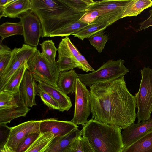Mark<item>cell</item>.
Segmentation results:
<instances>
[{"label":"cell","mask_w":152,"mask_h":152,"mask_svg":"<svg viewBox=\"0 0 152 152\" xmlns=\"http://www.w3.org/2000/svg\"><path fill=\"white\" fill-rule=\"evenodd\" d=\"M124 77L90 86L92 118L124 129L134 124L136 100L127 88Z\"/></svg>","instance_id":"6da1fadb"},{"label":"cell","mask_w":152,"mask_h":152,"mask_svg":"<svg viewBox=\"0 0 152 152\" xmlns=\"http://www.w3.org/2000/svg\"><path fill=\"white\" fill-rule=\"evenodd\" d=\"M31 10L39 19L42 37L50 35L66 25L80 20L86 11L73 10L60 0H30Z\"/></svg>","instance_id":"7a4b0ae2"},{"label":"cell","mask_w":152,"mask_h":152,"mask_svg":"<svg viewBox=\"0 0 152 152\" xmlns=\"http://www.w3.org/2000/svg\"><path fill=\"white\" fill-rule=\"evenodd\" d=\"M81 130L95 152H121L124 148L119 128L92 118Z\"/></svg>","instance_id":"3957f363"},{"label":"cell","mask_w":152,"mask_h":152,"mask_svg":"<svg viewBox=\"0 0 152 152\" xmlns=\"http://www.w3.org/2000/svg\"><path fill=\"white\" fill-rule=\"evenodd\" d=\"M124 62L122 59H110L94 72L78 74V78L86 86L89 87L96 83L115 80L124 77L129 71L124 65Z\"/></svg>","instance_id":"277c9868"},{"label":"cell","mask_w":152,"mask_h":152,"mask_svg":"<svg viewBox=\"0 0 152 152\" xmlns=\"http://www.w3.org/2000/svg\"><path fill=\"white\" fill-rule=\"evenodd\" d=\"M141 73L139 90L135 96L138 109V123L151 118L152 112V69L144 67Z\"/></svg>","instance_id":"5b68a950"},{"label":"cell","mask_w":152,"mask_h":152,"mask_svg":"<svg viewBox=\"0 0 152 152\" xmlns=\"http://www.w3.org/2000/svg\"><path fill=\"white\" fill-rule=\"evenodd\" d=\"M27 64L28 69L31 72L36 81L58 87L57 81L60 72L56 63L49 61L37 50Z\"/></svg>","instance_id":"8992f818"},{"label":"cell","mask_w":152,"mask_h":152,"mask_svg":"<svg viewBox=\"0 0 152 152\" xmlns=\"http://www.w3.org/2000/svg\"><path fill=\"white\" fill-rule=\"evenodd\" d=\"M36 47L26 44L21 48L12 50L9 64L3 75L0 78V91L3 90L15 72L31 58L37 50Z\"/></svg>","instance_id":"52a82bcc"},{"label":"cell","mask_w":152,"mask_h":152,"mask_svg":"<svg viewBox=\"0 0 152 152\" xmlns=\"http://www.w3.org/2000/svg\"><path fill=\"white\" fill-rule=\"evenodd\" d=\"M75 103L73 117L70 121L76 125L84 126L90 115V92L77 78L76 81Z\"/></svg>","instance_id":"ba28073f"},{"label":"cell","mask_w":152,"mask_h":152,"mask_svg":"<svg viewBox=\"0 0 152 152\" xmlns=\"http://www.w3.org/2000/svg\"><path fill=\"white\" fill-rule=\"evenodd\" d=\"M18 18L23 26L24 43L36 47L42 33L41 23L38 18L31 10L21 14Z\"/></svg>","instance_id":"9c48e42d"},{"label":"cell","mask_w":152,"mask_h":152,"mask_svg":"<svg viewBox=\"0 0 152 152\" xmlns=\"http://www.w3.org/2000/svg\"><path fill=\"white\" fill-rule=\"evenodd\" d=\"M40 120H31L11 127L10 134L5 145L14 152L19 144L28 135L40 132Z\"/></svg>","instance_id":"30bf717a"},{"label":"cell","mask_w":152,"mask_h":152,"mask_svg":"<svg viewBox=\"0 0 152 152\" xmlns=\"http://www.w3.org/2000/svg\"><path fill=\"white\" fill-rule=\"evenodd\" d=\"M152 131V118L134 124L124 129L121 135L124 148H126Z\"/></svg>","instance_id":"8fae6325"},{"label":"cell","mask_w":152,"mask_h":152,"mask_svg":"<svg viewBox=\"0 0 152 152\" xmlns=\"http://www.w3.org/2000/svg\"><path fill=\"white\" fill-rule=\"evenodd\" d=\"M78 126L70 121L58 120L55 118H48L40 120V133L51 132L54 137L64 136L74 130Z\"/></svg>","instance_id":"7c38bea8"},{"label":"cell","mask_w":152,"mask_h":152,"mask_svg":"<svg viewBox=\"0 0 152 152\" xmlns=\"http://www.w3.org/2000/svg\"><path fill=\"white\" fill-rule=\"evenodd\" d=\"M38 90V84L31 72L27 69L24 73L19 91L28 107L31 108L36 105L35 99Z\"/></svg>","instance_id":"4fadbf2b"},{"label":"cell","mask_w":152,"mask_h":152,"mask_svg":"<svg viewBox=\"0 0 152 152\" xmlns=\"http://www.w3.org/2000/svg\"><path fill=\"white\" fill-rule=\"evenodd\" d=\"M82 136L81 130L77 129L64 136L54 137L43 152H65L75 140Z\"/></svg>","instance_id":"5bb4252c"},{"label":"cell","mask_w":152,"mask_h":152,"mask_svg":"<svg viewBox=\"0 0 152 152\" xmlns=\"http://www.w3.org/2000/svg\"><path fill=\"white\" fill-rule=\"evenodd\" d=\"M38 86L48 93L58 103L59 111H68L71 107L72 104L70 97L64 93L58 87H56L42 82H39Z\"/></svg>","instance_id":"9a60e30c"},{"label":"cell","mask_w":152,"mask_h":152,"mask_svg":"<svg viewBox=\"0 0 152 152\" xmlns=\"http://www.w3.org/2000/svg\"><path fill=\"white\" fill-rule=\"evenodd\" d=\"M30 110L20 94L17 105L8 108L0 109V124H7L14 119L25 117Z\"/></svg>","instance_id":"2e32d148"},{"label":"cell","mask_w":152,"mask_h":152,"mask_svg":"<svg viewBox=\"0 0 152 152\" xmlns=\"http://www.w3.org/2000/svg\"><path fill=\"white\" fill-rule=\"evenodd\" d=\"M31 10L30 0H13L0 11V19L3 17L18 18L21 14Z\"/></svg>","instance_id":"e0dca14e"},{"label":"cell","mask_w":152,"mask_h":152,"mask_svg":"<svg viewBox=\"0 0 152 152\" xmlns=\"http://www.w3.org/2000/svg\"><path fill=\"white\" fill-rule=\"evenodd\" d=\"M77 78L78 74L74 70L61 72L58 78V87L66 95L75 93Z\"/></svg>","instance_id":"ac0fdd59"},{"label":"cell","mask_w":152,"mask_h":152,"mask_svg":"<svg viewBox=\"0 0 152 152\" xmlns=\"http://www.w3.org/2000/svg\"><path fill=\"white\" fill-rule=\"evenodd\" d=\"M132 0H112L97 1L88 9L99 11L102 15L112 11L124 9Z\"/></svg>","instance_id":"d6986e66"},{"label":"cell","mask_w":152,"mask_h":152,"mask_svg":"<svg viewBox=\"0 0 152 152\" xmlns=\"http://www.w3.org/2000/svg\"><path fill=\"white\" fill-rule=\"evenodd\" d=\"M121 152H152V131L123 148Z\"/></svg>","instance_id":"ffe728a7"},{"label":"cell","mask_w":152,"mask_h":152,"mask_svg":"<svg viewBox=\"0 0 152 152\" xmlns=\"http://www.w3.org/2000/svg\"><path fill=\"white\" fill-rule=\"evenodd\" d=\"M152 6V1L151 0H132L125 9L122 18L136 16Z\"/></svg>","instance_id":"44dd1931"},{"label":"cell","mask_w":152,"mask_h":152,"mask_svg":"<svg viewBox=\"0 0 152 152\" xmlns=\"http://www.w3.org/2000/svg\"><path fill=\"white\" fill-rule=\"evenodd\" d=\"M28 67L27 63L20 67L12 76L3 90L15 94L19 92L21 83Z\"/></svg>","instance_id":"7402d4cb"},{"label":"cell","mask_w":152,"mask_h":152,"mask_svg":"<svg viewBox=\"0 0 152 152\" xmlns=\"http://www.w3.org/2000/svg\"><path fill=\"white\" fill-rule=\"evenodd\" d=\"M58 51V57L67 56L76 61V58L81 54L68 37H66L62 39L59 44Z\"/></svg>","instance_id":"603a6c76"},{"label":"cell","mask_w":152,"mask_h":152,"mask_svg":"<svg viewBox=\"0 0 152 152\" xmlns=\"http://www.w3.org/2000/svg\"><path fill=\"white\" fill-rule=\"evenodd\" d=\"M88 24L80 20L69 23L51 34L50 37H68L73 35Z\"/></svg>","instance_id":"cb8c5ba5"},{"label":"cell","mask_w":152,"mask_h":152,"mask_svg":"<svg viewBox=\"0 0 152 152\" xmlns=\"http://www.w3.org/2000/svg\"><path fill=\"white\" fill-rule=\"evenodd\" d=\"M16 35H23V27L20 21L18 23L7 22L0 25V36L1 41Z\"/></svg>","instance_id":"d4e9b609"},{"label":"cell","mask_w":152,"mask_h":152,"mask_svg":"<svg viewBox=\"0 0 152 152\" xmlns=\"http://www.w3.org/2000/svg\"><path fill=\"white\" fill-rule=\"evenodd\" d=\"M54 137L51 132L41 133L25 152H43Z\"/></svg>","instance_id":"484cf974"},{"label":"cell","mask_w":152,"mask_h":152,"mask_svg":"<svg viewBox=\"0 0 152 152\" xmlns=\"http://www.w3.org/2000/svg\"><path fill=\"white\" fill-rule=\"evenodd\" d=\"M110 25L107 23H91L73 35L75 37L83 40L85 38H89L98 32L104 31Z\"/></svg>","instance_id":"4316f807"},{"label":"cell","mask_w":152,"mask_h":152,"mask_svg":"<svg viewBox=\"0 0 152 152\" xmlns=\"http://www.w3.org/2000/svg\"><path fill=\"white\" fill-rule=\"evenodd\" d=\"M20 92L13 94L4 90L0 91V109L9 108L18 105L20 96Z\"/></svg>","instance_id":"83f0119b"},{"label":"cell","mask_w":152,"mask_h":152,"mask_svg":"<svg viewBox=\"0 0 152 152\" xmlns=\"http://www.w3.org/2000/svg\"><path fill=\"white\" fill-rule=\"evenodd\" d=\"M12 50L0 42V78L3 75L10 61Z\"/></svg>","instance_id":"f1b7e54d"},{"label":"cell","mask_w":152,"mask_h":152,"mask_svg":"<svg viewBox=\"0 0 152 152\" xmlns=\"http://www.w3.org/2000/svg\"><path fill=\"white\" fill-rule=\"evenodd\" d=\"M40 45L42 49V54L50 62L56 63L55 57L58 49L52 40L45 41Z\"/></svg>","instance_id":"f546056e"},{"label":"cell","mask_w":152,"mask_h":152,"mask_svg":"<svg viewBox=\"0 0 152 152\" xmlns=\"http://www.w3.org/2000/svg\"><path fill=\"white\" fill-rule=\"evenodd\" d=\"M103 31H102L98 32L89 38L91 45L99 53L102 52L103 50L109 39L108 36L105 34Z\"/></svg>","instance_id":"4dcf8cb0"},{"label":"cell","mask_w":152,"mask_h":152,"mask_svg":"<svg viewBox=\"0 0 152 152\" xmlns=\"http://www.w3.org/2000/svg\"><path fill=\"white\" fill-rule=\"evenodd\" d=\"M124 10V9L115 10L104 14L98 17L92 23H107L111 25L122 18Z\"/></svg>","instance_id":"1f68e13d"},{"label":"cell","mask_w":152,"mask_h":152,"mask_svg":"<svg viewBox=\"0 0 152 152\" xmlns=\"http://www.w3.org/2000/svg\"><path fill=\"white\" fill-rule=\"evenodd\" d=\"M70 8L78 11H86L94 2L92 0H60Z\"/></svg>","instance_id":"d6a6232c"},{"label":"cell","mask_w":152,"mask_h":152,"mask_svg":"<svg viewBox=\"0 0 152 152\" xmlns=\"http://www.w3.org/2000/svg\"><path fill=\"white\" fill-rule=\"evenodd\" d=\"M56 63L60 72L70 70L79 67L78 63L75 60L66 56L58 57Z\"/></svg>","instance_id":"836d02e7"},{"label":"cell","mask_w":152,"mask_h":152,"mask_svg":"<svg viewBox=\"0 0 152 152\" xmlns=\"http://www.w3.org/2000/svg\"><path fill=\"white\" fill-rule=\"evenodd\" d=\"M41 134L40 132L30 134L19 144L14 152H25Z\"/></svg>","instance_id":"e575fe53"},{"label":"cell","mask_w":152,"mask_h":152,"mask_svg":"<svg viewBox=\"0 0 152 152\" xmlns=\"http://www.w3.org/2000/svg\"><path fill=\"white\" fill-rule=\"evenodd\" d=\"M38 95L44 104L49 108L59 110V105L56 101L48 93L38 86Z\"/></svg>","instance_id":"d590c367"},{"label":"cell","mask_w":152,"mask_h":152,"mask_svg":"<svg viewBox=\"0 0 152 152\" xmlns=\"http://www.w3.org/2000/svg\"><path fill=\"white\" fill-rule=\"evenodd\" d=\"M101 15V14L99 11L94 9H88L80 18V20L89 24Z\"/></svg>","instance_id":"8d00e7d4"},{"label":"cell","mask_w":152,"mask_h":152,"mask_svg":"<svg viewBox=\"0 0 152 152\" xmlns=\"http://www.w3.org/2000/svg\"><path fill=\"white\" fill-rule=\"evenodd\" d=\"M11 127L6 124H0V150L6 145L11 132Z\"/></svg>","instance_id":"74e56055"},{"label":"cell","mask_w":152,"mask_h":152,"mask_svg":"<svg viewBox=\"0 0 152 152\" xmlns=\"http://www.w3.org/2000/svg\"><path fill=\"white\" fill-rule=\"evenodd\" d=\"M65 152H83L82 137H80L75 140Z\"/></svg>","instance_id":"f35d334b"},{"label":"cell","mask_w":152,"mask_h":152,"mask_svg":"<svg viewBox=\"0 0 152 152\" xmlns=\"http://www.w3.org/2000/svg\"><path fill=\"white\" fill-rule=\"evenodd\" d=\"M149 13L150 16L147 19L140 23L139 25L140 26L136 30V32L145 29L150 26H152V10H149Z\"/></svg>","instance_id":"ab89813d"},{"label":"cell","mask_w":152,"mask_h":152,"mask_svg":"<svg viewBox=\"0 0 152 152\" xmlns=\"http://www.w3.org/2000/svg\"><path fill=\"white\" fill-rule=\"evenodd\" d=\"M82 144L83 152H95L87 139L83 137H82Z\"/></svg>","instance_id":"60d3db41"},{"label":"cell","mask_w":152,"mask_h":152,"mask_svg":"<svg viewBox=\"0 0 152 152\" xmlns=\"http://www.w3.org/2000/svg\"><path fill=\"white\" fill-rule=\"evenodd\" d=\"M12 1L13 0H0V11Z\"/></svg>","instance_id":"b9f144b4"},{"label":"cell","mask_w":152,"mask_h":152,"mask_svg":"<svg viewBox=\"0 0 152 152\" xmlns=\"http://www.w3.org/2000/svg\"><path fill=\"white\" fill-rule=\"evenodd\" d=\"M0 150V152H13L6 145H5L2 149Z\"/></svg>","instance_id":"7bdbcfd3"}]
</instances>
